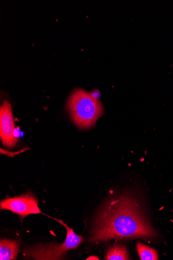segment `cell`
Returning a JSON list of instances; mask_svg holds the SVG:
<instances>
[{
  "label": "cell",
  "mask_w": 173,
  "mask_h": 260,
  "mask_svg": "<svg viewBox=\"0 0 173 260\" xmlns=\"http://www.w3.org/2000/svg\"><path fill=\"white\" fill-rule=\"evenodd\" d=\"M20 252V243L8 239H1L0 241V259H16L18 254Z\"/></svg>",
  "instance_id": "8992f818"
},
{
  "label": "cell",
  "mask_w": 173,
  "mask_h": 260,
  "mask_svg": "<svg viewBox=\"0 0 173 260\" xmlns=\"http://www.w3.org/2000/svg\"><path fill=\"white\" fill-rule=\"evenodd\" d=\"M139 256L142 260H157L158 256L157 251L154 248L139 242L136 246Z\"/></svg>",
  "instance_id": "ba28073f"
},
{
  "label": "cell",
  "mask_w": 173,
  "mask_h": 260,
  "mask_svg": "<svg viewBox=\"0 0 173 260\" xmlns=\"http://www.w3.org/2000/svg\"><path fill=\"white\" fill-rule=\"evenodd\" d=\"M105 259L107 260L129 259L128 251L125 246L115 245L108 250Z\"/></svg>",
  "instance_id": "52a82bcc"
},
{
  "label": "cell",
  "mask_w": 173,
  "mask_h": 260,
  "mask_svg": "<svg viewBox=\"0 0 173 260\" xmlns=\"http://www.w3.org/2000/svg\"><path fill=\"white\" fill-rule=\"evenodd\" d=\"M62 224L67 231L65 241L60 244H39L27 248L23 254L35 259H62L71 249L77 248L84 240L83 236L78 235L73 229L67 226L61 220L55 219Z\"/></svg>",
  "instance_id": "3957f363"
},
{
  "label": "cell",
  "mask_w": 173,
  "mask_h": 260,
  "mask_svg": "<svg viewBox=\"0 0 173 260\" xmlns=\"http://www.w3.org/2000/svg\"><path fill=\"white\" fill-rule=\"evenodd\" d=\"M115 197L107 202L96 217L89 241L155 237L156 233L135 198L127 193Z\"/></svg>",
  "instance_id": "6da1fadb"
},
{
  "label": "cell",
  "mask_w": 173,
  "mask_h": 260,
  "mask_svg": "<svg viewBox=\"0 0 173 260\" xmlns=\"http://www.w3.org/2000/svg\"><path fill=\"white\" fill-rule=\"evenodd\" d=\"M15 124L12 109L10 103L5 100L0 110V136L3 145L13 149L18 139L15 137Z\"/></svg>",
  "instance_id": "5b68a950"
},
{
  "label": "cell",
  "mask_w": 173,
  "mask_h": 260,
  "mask_svg": "<svg viewBox=\"0 0 173 260\" xmlns=\"http://www.w3.org/2000/svg\"><path fill=\"white\" fill-rule=\"evenodd\" d=\"M0 209L11 211L21 220L31 214H43L38 207L37 198L31 192L4 199L0 203Z\"/></svg>",
  "instance_id": "277c9868"
},
{
  "label": "cell",
  "mask_w": 173,
  "mask_h": 260,
  "mask_svg": "<svg viewBox=\"0 0 173 260\" xmlns=\"http://www.w3.org/2000/svg\"><path fill=\"white\" fill-rule=\"evenodd\" d=\"M67 109L72 121L80 129L93 127L98 118L104 114L101 103L81 88L76 89L71 94Z\"/></svg>",
  "instance_id": "7a4b0ae2"
}]
</instances>
